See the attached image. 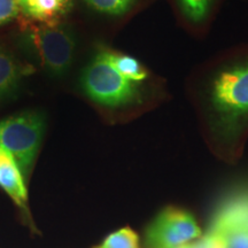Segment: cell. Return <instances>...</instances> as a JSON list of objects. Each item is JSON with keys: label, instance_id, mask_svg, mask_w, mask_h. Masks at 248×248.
<instances>
[{"label": "cell", "instance_id": "1", "mask_svg": "<svg viewBox=\"0 0 248 248\" xmlns=\"http://www.w3.org/2000/svg\"><path fill=\"white\" fill-rule=\"evenodd\" d=\"M185 94L210 153L237 163L248 141V43L197 64L186 77Z\"/></svg>", "mask_w": 248, "mask_h": 248}, {"label": "cell", "instance_id": "2", "mask_svg": "<svg viewBox=\"0 0 248 248\" xmlns=\"http://www.w3.org/2000/svg\"><path fill=\"white\" fill-rule=\"evenodd\" d=\"M80 88L93 105L113 117L139 113L170 98L163 78L148 84H136L121 75L111 64L108 47L104 45L98 46L83 69Z\"/></svg>", "mask_w": 248, "mask_h": 248}, {"label": "cell", "instance_id": "3", "mask_svg": "<svg viewBox=\"0 0 248 248\" xmlns=\"http://www.w3.org/2000/svg\"><path fill=\"white\" fill-rule=\"evenodd\" d=\"M21 33L22 45L48 75L60 78L69 71L77 46L76 35L70 27L59 22L42 23L27 27Z\"/></svg>", "mask_w": 248, "mask_h": 248}, {"label": "cell", "instance_id": "4", "mask_svg": "<svg viewBox=\"0 0 248 248\" xmlns=\"http://www.w3.org/2000/svg\"><path fill=\"white\" fill-rule=\"evenodd\" d=\"M45 130L46 117L39 110H24L0 121V148L14 157L27 182Z\"/></svg>", "mask_w": 248, "mask_h": 248}, {"label": "cell", "instance_id": "5", "mask_svg": "<svg viewBox=\"0 0 248 248\" xmlns=\"http://www.w3.org/2000/svg\"><path fill=\"white\" fill-rule=\"evenodd\" d=\"M202 235L193 214L181 207L167 206L148 224L145 243L148 248H175L193 243Z\"/></svg>", "mask_w": 248, "mask_h": 248}, {"label": "cell", "instance_id": "6", "mask_svg": "<svg viewBox=\"0 0 248 248\" xmlns=\"http://www.w3.org/2000/svg\"><path fill=\"white\" fill-rule=\"evenodd\" d=\"M179 23L194 38L209 33L217 0H173Z\"/></svg>", "mask_w": 248, "mask_h": 248}, {"label": "cell", "instance_id": "7", "mask_svg": "<svg viewBox=\"0 0 248 248\" xmlns=\"http://www.w3.org/2000/svg\"><path fill=\"white\" fill-rule=\"evenodd\" d=\"M0 187L16 207L30 217L27 181L14 157L2 148H0Z\"/></svg>", "mask_w": 248, "mask_h": 248}, {"label": "cell", "instance_id": "8", "mask_svg": "<svg viewBox=\"0 0 248 248\" xmlns=\"http://www.w3.org/2000/svg\"><path fill=\"white\" fill-rule=\"evenodd\" d=\"M108 57L115 69L126 79L136 84H148L159 79L137 58L108 47Z\"/></svg>", "mask_w": 248, "mask_h": 248}, {"label": "cell", "instance_id": "9", "mask_svg": "<svg viewBox=\"0 0 248 248\" xmlns=\"http://www.w3.org/2000/svg\"><path fill=\"white\" fill-rule=\"evenodd\" d=\"M22 78V67L11 52L0 45V101L16 93Z\"/></svg>", "mask_w": 248, "mask_h": 248}, {"label": "cell", "instance_id": "10", "mask_svg": "<svg viewBox=\"0 0 248 248\" xmlns=\"http://www.w3.org/2000/svg\"><path fill=\"white\" fill-rule=\"evenodd\" d=\"M89 8L102 16L121 18L138 6L139 0H84Z\"/></svg>", "mask_w": 248, "mask_h": 248}, {"label": "cell", "instance_id": "11", "mask_svg": "<svg viewBox=\"0 0 248 248\" xmlns=\"http://www.w3.org/2000/svg\"><path fill=\"white\" fill-rule=\"evenodd\" d=\"M208 232L222 235L228 248H248V228L231 223H212Z\"/></svg>", "mask_w": 248, "mask_h": 248}, {"label": "cell", "instance_id": "12", "mask_svg": "<svg viewBox=\"0 0 248 248\" xmlns=\"http://www.w3.org/2000/svg\"><path fill=\"white\" fill-rule=\"evenodd\" d=\"M93 248H139V237L126 226L108 234L101 244Z\"/></svg>", "mask_w": 248, "mask_h": 248}, {"label": "cell", "instance_id": "13", "mask_svg": "<svg viewBox=\"0 0 248 248\" xmlns=\"http://www.w3.org/2000/svg\"><path fill=\"white\" fill-rule=\"evenodd\" d=\"M20 12L17 0H0V26L15 20Z\"/></svg>", "mask_w": 248, "mask_h": 248}, {"label": "cell", "instance_id": "14", "mask_svg": "<svg viewBox=\"0 0 248 248\" xmlns=\"http://www.w3.org/2000/svg\"><path fill=\"white\" fill-rule=\"evenodd\" d=\"M58 1L60 2L62 12H63L64 15H66L68 12L70 11L71 7H73V4H74V0H58Z\"/></svg>", "mask_w": 248, "mask_h": 248}, {"label": "cell", "instance_id": "15", "mask_svg": "<svg viewBox=\"0 0 248 248\" xmlns=\"http://www.w3.org/2000/svg\"><path fill=\"white\" fill-rule=\"evenodd\" d=\"M210 233H213V232H210ZM215 234L217 235V244H216V248H228V245H226L225 240L223 239L222 235H219V234H217V233H215Z\"/></svg>", "mask_w": 248, "mask_h": 248}, {"label": "cell", "instance_id": "16", "mask_svg": "<svg viewBox=\"0 0 248 248\" xmlns=\"http://www.w3.org/2000/svg\"><path fill=\"white\" fill-rule=\"evenodd\" d=\"M31 1V0H17L18 2V6H20V11L22 12V9L26 7V6L29 4V2Z\"/></svg>", "mask_w": 248, "mask_h": 248}, {"label": "cell", "instance_id": "17", "mask_svg": "<svg viewBox=\"0 0 248 248\" xmlns=\"http://www.w3.org/2000/svg\"><path fill=\"white\" fill-rule=\"evenodd\" d=\"M175 248H194V247H193V243H190V244L182 245V246H179V247H175Z\"/></svg>", "mask_w": 248, "mask_h": 248}]
</instances>
